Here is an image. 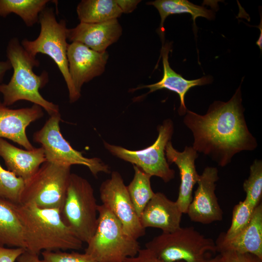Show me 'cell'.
Here are the masks:
<instances>
[{
	"instance_id": "8992f818",
	"label": "cell",
	"mask_w": 262,
	"mask_h": 262,
	"mask_svg": "<svg viewBox=\"0 0 262 262\" xmlns=\"http://www.w3.org/2000/svg\"><path fill=\"white\" fill-rule=\"evenodd\" d=\"M145 247L165 262H204L217 252L215 242L193 227L162 232Z\"/></svg>"
},
{
	"instance_id": "83f0119b",
	"label": "cell",
	"mask_w": 262,
	"mask_h": 262,
	"mask_svg": "<svg viewBox=\"0 0 262 262\" xmlns=\"http://www.w3.org/2000/svg\"><path fill=\"white\" fill-rule=\"evenodd\" d=\"M246 193L245 199L255 208L260 202L262 196V162L255 160L250 167L248 178L243 183Z\"/></svg>"
},
{
	"instance_id": "5bb4252c",
	"label": "cell",
	"mask_w": 262,
	"mask_h": 262,
	"mask_svg": "<svg viewBox=\"0 0 262 262\" xmlns=\"http://www.w3.org/2000/svg\"><path fill=\"white\" fill-rule=\"evenodd\" d=\"M43 115V108L38 105L14 109L0 100V138L9 139L27 150L34 149L27 136L26 128Z\"/></svg>"
},
{
	"instance_id": "ffe728a7",
	"label": "cell",
	"mask_w": 262,
	"mask_h": 262,
	"mask_svg": "<svg viewBox=\"0 0 262 262\" xmlns=\"http://www.w3.org/2000/svg\"><path fill=\"white\" fill-rule=\"evenodd\" d=\"M170 45L166 44L162 47L161 55L163 59V76L158 82L151 84L138 87L133 90L147 88L149 89L147 94L158 90L166 89L176 93L180 99V106L178 112L180 115H185L187 111L184 102L186 94L191 88L196 86L203 85L211 83L213 79L210 76H203L200 78L188 80L176 73L170 67L168 61V53Z\"/></svg>"
},
{
	"instance_id": "d590c367",
	"label": "cell",
	"mask_w": 262,
	"mask_h": 262,
	"mask_svg": "<svg viewBox=\"0 0 262 262\" xmlns=\"http://www.w3.org/2000/svg\"><path fill=\"white\" fill-rule=\"evenodd\" d=\"M204 262H224L223 258L222 255L218 253L216 256H213V257L208 259Z\"/></svg>"
},
{
	"instance_id": "3957f363",
	"label": "cell",
	"mask_w": 262,
	"mask_h": 262,
	"mask_svg": "<svg viewBox=\"0 0 262 262\" xmlns=\"http://www.w3.org/2000/svg\"><path fill=\"white\" fill-rule=\"evenodd\" d=\"M6 54L13 73L7 83L0 84L3 103L9 106L18 101L27 100L41 107L49 116L59 113V106L46 100L39 92L49 82L48 73H34L33 68L40 63L25 50L18 38L13 37L8 41Z\"/></svg>"
},
{
	"instance_id": "9c48e42d",
	"label": "cell",
	"mask_w": 262,
	"mask_h": 262,
	"mask_svg": "<svg viewBox=\"0 0 262 262\" xmlns=\"http://www.w3.org/2000/svg\"><path fill=\"white\" fill-rule=\"evenodd\" d=\"M61 114L49 116L44 126L33 134V140L43 147L47 162L63 166L80 164L87 167L95 177L110 172L109 166L98 158H86L74 149L63 137L60 128Z\"/></svg>"
},
{
	"instance_id": "484cf974",
	"label": "cell",
	"mask_w": 262,
	"mask_h": 262,
	"mask_svg": "<svg viewBox=\"0 0 262 262\" xmlns=\"http://www.w3.org/2000/svg\"><path fill=\"white\" fill-rule=\"evenodd\" d=\"M25 181L0 164V198L16 204H21Z\"/></svg>"
},
{
	"instance_id": "277c9868",
	"label": "cell",
	"mask_w": 262,
	"mask_h": 262,
	"mask_svg": "<svg viewBox=\"0 0 262 262\" xmlns=\"http://www.w3.org/2000/svg\"><path fill=\"white\" fill-rule=\"evenodd\" d=\"M96 230L87 243L85 253L98 262H124L135 256L141 249L137 240L128 235L110 210L98 205Z\"/></svg>"
},
{
	"instance_id": "4316f807",
	"label": "cell",
	"mask_w": 262,
	"mask_h": 262,
	"mask_svg": "<svg viewBox=\"0 0 262 262\" xmlns=\"http://www.w3.org/2000/svg\"><path fill=\"white\" fill-rule=\"evenodd\" d=\"M255 208L245 199L240 201L233 207L230 226L227 232H221L220 236L225 240L233 238L248 224Z\"/></svg>"
},
{
	"instance_id": "9a60e30c",
	"label": "cell",
	"mask_w": 262,
	"mask_h": 262,
	"mask_svg": "<svg viewBox=\"0 0 262 262\" xmlns=\"http://www.w3.org/2000/svg\"><path fill=\"white\" fill-rule=\"evenodd\" d=\"M165 155L169 164L174 163L179 169L180 183L176 201L182 213H187L193 197V188L199 176L195 165L198 154L192 147L185 146L182 152L179 151L170 141L166 145Z\"/></svg>"
},
{
	"instance_id": "d6986e66",
	"label": "cell",
	"mask_w": 262,
	"mask_h": 262,
	"mask_svg": "<svg viewBox=\"0 0 262 262\" xmlns=\"http://www.w3.org/2000/svg\"><path fill=\"white\" fill-rule=\"evenodd\" d=\"M0 156L7 170L26 182L35 174L46 159L42 147L32 150L22 149L0 138Z\"/></svg>"
},
{
	"instance_id": "5b68a950",
	"label": "cell",
	"mask_w": 262,
	"mask_h": 262,
	"mask_svg": "<svg viewBox=\"0 0 262 262\" xmlns=\"http://www.w3.org/2000/svg\"><path fill=\"white\" fill-rule=\"evenodd\" d=\"M40 31L33 40L24 39L21 44L30 54L35 57L38 53L49 56L54 61L66 82L70 103L81 97L76 91L68 70L67 58V30L65 20L58 21L53 8H45L40 14Z\"/></svg>"
},
{
	"instance_id": "e0dca14e",
	"label": "cell",
	"mask_w": 262,
	"mask_h": 262,
	"mask_svg": "<svg viewBox=\"0 0 262 262\" xmlns=\"http://www.w3.org/2000/svg\"><path fill=\"white\" fill-rule=\"evenodd\" d=\"M182 213L176 201L163 193H155L139 216L142 226L160 229L162 232H171L180 227Z\"/></svg>"
},
{
	"instance_id": "e575fe53",
	"label": "cell",
	"mask_w": 262,
	"mask_h": 262,
	"mask_svg": "<svg viewBox=\"0 0 262 262\" xmlns=\"http://www.w3.org/2000/svg\"><path fill=\"white\" fill-rule=\"evenodd\" d=\"M11 69V65L8 60H0V84L2 83L6 73Z\"/></svg>"
},
{
	"instance_id": "f1b7e54d",
	"label": "cell",
	"mask_w": 262,
	"mask_h": 262,
	"mask_svg": "<svg viewBox=\"0 0 262 262\" xmlns=\"http://www.w3.org/2000/svg\"><path fill=\"white\" fill-rule=\"evenodd\" d=\"M41 254L43 260L46 262H98L85 252L80 253L74 251L66 252L61 250L44 251Z\"/></svg>"
},
{
	"instance_id": "7402d4cb",
	"label": "cell",
	"mask_w": 262,
	"mask_h": 262,
	"mask_svg": "<svg viewBox=\"0 0 262 262\" xmlns=\"http://www.w3.org/2000/svg\"><path fill=\"white\" fill-rule=\"evenodd\" d=\"M147 4L154 6L158 11L161 17V23L159 33L164 46V23L166 18L169 15L174 14H189L191 15L195 27L196 19L199 16L208 19L214 17L213 11L203 6L193 4L187 0H156L147 2Z\"/></svg>"
},
{
	"instance_id": "836d02e7",
	"label": "cell",
	"mask_w": 262,
	"mask_h": 262,
	"mask_svg": "<svg viewBox=\"0 0 262 262\" xmlns=\"http://www.w3.org/2000/svg\"><path fill=\"white\" fill-rule=\"evenodd\" d=\"M17 262H46L39 258V255L31 252L26 249L16 259Z\"/></svg>"
},
{
	"instance_id": "30bf717a",
	"label": "cell",
	"mask_w": 262,
	"mask_h": 262,
	"mask_svg": "<svg viewBox=\"0 0 262 262\" xmlns=\"http://www.w3.org/2000/svg\"><path fill=\"white\" fill-rule=\"evenodd\" d=\"M158 135L151 146L139 150H131L122 147L104 142L105 148L112 155L139 167L151 177L160 178L168 182L175 178V172L170 168L165 155V148L171 140L174 131L170 119L164 121L158 128Z\"/></svg>"
},
{
	"instance_id": "7c38bea8",
	"label": "cell",
	"mask_w": 262,
	"mask_h": 262,
	"mask_svg": "<svg viewBox=\"0 0 262 262\" xmlns=\"http://www.w3.org/2000/svg\"><path fill=\"white\" fill-rule=\"evenodd\" d=\"M218 179V171L214 167H206L199 175L197 188L187 212L192 221L209 224L222 220L223 212L215 193Z\"/></svg>"
},
{
	"instance_id": "1f68e13d",
	"label": "cell",
	"mask_w": 262,
	"mask_h": 262,
	"mask_svg": "<svg viewBox=\"0 0 262 262\" xmlns=\"http://www.w3.org/2000/svg\"><path fill=\"white\" fill-rule=\"evenodd\" d=\"M25 250L21 247L10 248L0 246V262H15Z\"/></svg>"
},
{
	"instance_id": "cb8c5ba5",
	"label": "cell",
	"mask_w": 262,
	"mask_h": 262,
	"mask_svg": "<svg viewBox=\"0 0 262 262\" xmlns=\"http://www.w3.org/2000/svg\"><path fill=\"white\" fill-rule=\"evenodd\" d=\"M49 0H0V17L13 13L18 16L28 27L39 23L40 13L50 2Z\"/></svg>"
},
{
	"instance_id": "4fadbf2b",
	"label": "cell",
	"mask_w": 262,
	"mask_h": 262,
	"mask_svg": "<svg viewBox=\"0 0 262 262\" xmlns=\"http://www.w3.org/2000/svg\"><path fill=\"white\" fill-rule=\"evenodd\" d=\"M109 58L107 51L99 52L79 42L68 44L67 58L69 75L76 92L105 71Z\"/></svg>"
},
{
	"instance_id": "6da1fadb",
	"label": "cell",
	"mask_w": 262,
	"mask_h": 262,
	"mask_svg": "<svg viewBox=\"0 0 262 262\" xmlns=\"http://www.w3.org/2000/svg\"><path fill=\"white\" fill-rule=\"evenodd\" d=\"M242 101L240 85L229 101H215L204 115L187 110L183 119L193 133V148L221 167L230 163L235 154L257 147L246 125Z\"/></svg>"
},
{
	"instance_id": "ba28073f",
	"label": "cell",
	"mask_w": 262,
	"mask_h": 262,
	"mask_svg": "<svg viewBox=\"0 0 262 262\" xmlns=\"http://www.w3.org/2000/svg\"><path fill=\"white\" fill-rule=\"evenodd\" d=\"M70 168L47 161L44 163L25 182L21 204L31 203L41 208L57 209L61 212L71 173Z\"/></svg>"
},
{
	"instance_id": "2e32d148",
	"label": "cell",
	"mask_w": 262,
	"mask_h": 262,
	"mask_svg": "<svg viewBox=\"0 0 262 262\" xmlns=\"http://www.w3.org/2000/svg\"><path fill=\"white\" fill-rule=\"evenodd\" d=\"M122 33V28L117 19L96 23L80 22L75 27L67 29V39L103 52L118 41Z\"/></svg>"
},
{
	"instance_id": "44dd1931",
	"label": "cell",
	"mask_w": 262,
	"mask_h": 262,
	"mask_svg": "<svg viewBox=\"0 0 262 262\" xmlns=\"http://www.w3.org/2000/svg\"><path fill=\"white\" fill-rule=\"evenodd\" d=\"M17 205L0 198V246L26 249Z\"/></svg>"
},
{
	"instance_id": "d6a6232c",
	"label": "cell",
	"mask_w": 262,
	"mask_h": 262,
	"mask_svg": "<svg viewBox=\"0 0 262 262\" xmlns=\"http://www.w3.org/2000/svg\"><path fill=\"white\" fill-rule=\"evenodd\" d=\"M123 13L128 14L132 12L141 1L138 0H116Z\"/></svg>"
},
{
	"instance_id": "ac0fdd59",
	"label": "cell",
	"mask_w": 262,
	"mask_h": 262,
	"mask_svg": "<svg viewBox=\"0 0 262 262\" xmlns=\"http://www.w3.org/2000/svg\"><path fill=\"white\" fill-rule=\"evenodd\" d=\"M216 252L250 253L262 259V204L254 209L250 221L235 236L225 240L220 235L215 242Z\"/></svg>"
},
{
	"instance_id": "f546056e",
	"label": "cell",
	"mask_w": 262,
	"mask_h": 262,
	"mask_svg": "<svg viewBox=\"0 0 262 262\" xmlns=\"http://www.w3.org/2000/svg\"><path fill=\"white\" fill-rule=\"evenodd\" d=\"M224 262H262V259L250 253H241L232 251L220 253Z\"/></svg>"
},
{
	"instance_id": "4dcf8cb0",
	"label": "cell",
	"mask_w": 262,
	"mask_h": 262,
	"mask_svg": "<svg viewBox=\"0 0 262 262\" xmlns=\"http://www.w3.org/2000/svg\"><path fill=\"white\" fill-rule=\"evenodd\" d=\"M124 262H165L158 258L151 250L145 248L140 249L137 254L128 258Z\"/></svg>"
},
{
	"instance_id": "8fae6325",
	"label": "cell",
	"mask_w": 262,
	"mask_h": 262,
	"mask_svg": "<svg viewBox=\"0 0 262 262\" xmlns=\"http://www.w3.org/2000/svg\"><path fill=\"white\" fill-rule=\"evenodd\" d=\"M102 204L107 207L121 223L125 232L138 240L146 233L140 222L120 174L113 171L111 177L99 187Z\"/></svg>"
},
{
	"instance_id": "d4e9b609",
	"label": "cell",
	"mask_w": 262,
	"mask_h": 262,
	"mask_svg": "<svg viewBox=\"0 0 262 262\" xmlns=\"http://www.w3.org/2000/svg\"><path fill=\"white\" fill-rule=\"evenodd\" d=\"M134 176L127 186L128 192L139 217L154 193L151 186V176L139 167L133 165Z\"/></svg>"
},
{
	"instance_id": "603a6c76",
	"label": "cell",
	"mask_w": 262,
	"mask_h": 262,
	"mask_svg": "<svg viewBox=\"0 0 262 262\" xmlns=\"http://www.w3.org/2000/svg\"><path fill=\"white\" fill-rule=\"evenodd\" d=\"M76 12L80 22L86 23L117 19L123 14L116 0H82Z\"/></svg>"
},
{
	"instance_id": "7a4b0ae2",
	"label": "cell",
	"mask_w": 262,
	"mask_h": 262,
	"mask_svg": "<svg viewBox=\"0 0 262 262\" xmlns=\"http://www.w3.org/2000/svg\"><path fill=\"white\" fill-rule=\"evenodd\" d=\"M26 249L39 255L41 251L80 250L83 243L63 220L57 209L39 208L31 203L17 205Z\"/></svg>"
},
{
	"instance_id": "52a82bcc",
	"label": "cell",
	"mask_w": 262,
	"mask_h": 262,
	"mask_svg": "<svg viewBox=\"0 0 262 262\" xmlns=\"http://www.w3.org/2000/svg\"><path fill=\"white\" fill-rule=\"evenodd\" d=\"M98 205L90 183L71 173L61 215L65 224L82 243H87L96 230Z\"/></svg>"
}]
</instances>
